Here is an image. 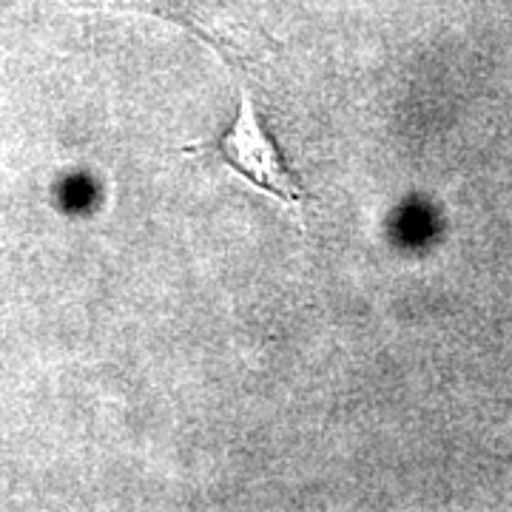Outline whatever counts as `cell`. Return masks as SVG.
Segmentation results:
<instances>
[{"label":"cell","mask_w":512,"mask_h":512,"mask_svg":"<svg viewBox=\"0 0 512 512\" xmlns=\"http://www.w3.org/2000/svg\"><path fill=\"white\" fill-rule=\"evenodd\" d=\"M185 154H220V160L256 191L274 197L288 208H299L308 200L299 177L282 163V154L276 151L271 134L259 123L254 97L248 86H242L237 123L222 134L217 143H197L183 146Z\"/></svg>","instance_id":"6da1fadb"}]
</instances>
